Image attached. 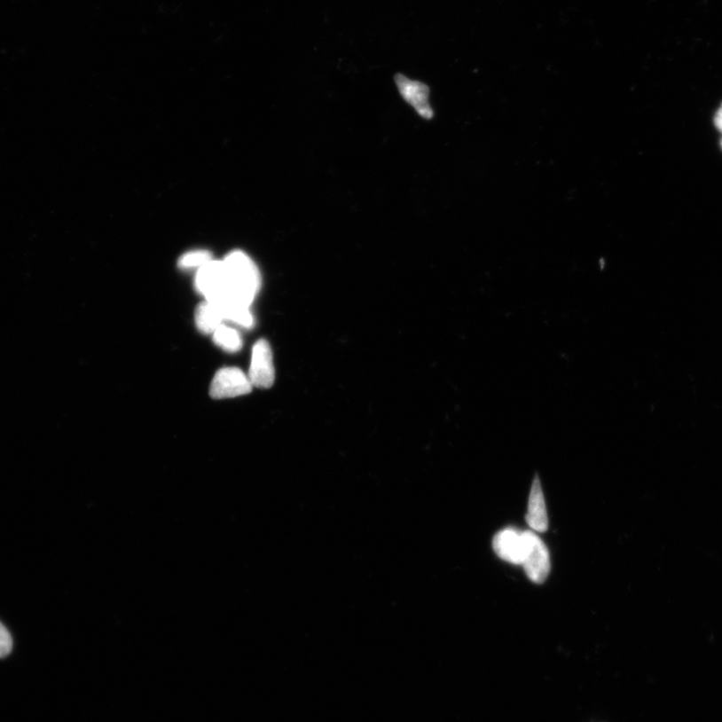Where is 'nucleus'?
Listing matches in <instances>:
<instances>
[{
	"instance_id": "nucleus-6",
	"label": "nucleus",
	"mask_w": 722,
	"mask_h": 722,
	"mask_svg": "<svg viewBox=\"0 0 722 722\" xmlns=\"http://www.w3.org/2000/svg\"><path fill=\"white\" fill-rule=\"evenodd\" d=\"M493 548L498 558L514 565L523 564L526 552L525 531L506 528L496 534Z\"/></svg>"
},
{
	"instance_id": "nucleus-13",
	"label": "nucleus",
	"mask_w": 722,
	"mask_h": 722,
	"mask_svg": "<svg viewBox=\"0 0 722 722\" xmlns=\"http://www.w3.org/2000/svg\"><path fill=\"white\" fill-rule=\"evenodd\" d=\"M714 124H716L719 132L722 133V105L717 112L716 117H714Z\"/></svg>"
},
{
	"instance_id": "nucleus-8",
	"label": "nucleus",
	"mask_w": 722,
	"mask_h": 722,
	"mask_svg": "<svg viewBox=\"0 0 722 722\" xmlns=\"http://www.w3.org/2000/svg\"><path fill=\"white\" fill-rule=\"evenodd\" d=\"M526 521L535 532L544 533L548 530L546 503H545L541 482L538 475L533 482L531 493H530Z\"/></svg>"
},
{
	"instance_id": "nucleus-1",
	"label": "nucleus",
	"mask_w": 722,
	"mask_h": 722,
	"mask_svg": "<svg viewBox=\"0 0 722 722\" xmlns=\"http://www.w3.org/2000/svg\"><path fill=\"white\" fill-rule=\"evenodd\" d=\"M226 271V291L218 303L219 309L250 307L261 286L257 266L242 251H234L223 260ZM211 303V302H210Z\"/></svg>"
},
{
	"instance_id": "nucleus-12",
	"label": "nucleus",
	"mask_w": 722,
	"mask_h": 722,
	"mask_svg": "<svg viewBox=\"0 0 722 722\" xmlns=\"http://www.w3.org/2000/svg\"><path fill=\"white\" fill-rule=\"evenodd\" d=\"M12 637L6 627L0 622V658H4L11 655L12 650Z\"/></svg>"
},
{
	"instance_id": "nucleus-2",
	"label": "nucleus",
	"mask_w": 722,
	"mask_h": 722,
	"mask_svg": "<svg viewBox=\"0 0 722 722\" xmlns=\"http://www.w3.org/2000/svg\"><path fill=\"white\" fill-rule=\"evenodd\" d=\"M526 552L522 566L528 578L534 583L542 584L547 580L551 571V560L548 548L532 531H525Z\"/></svg>"
},
{
	"instance_id": "nucleus-7",
	"label": "nucleus",
	"mask_w": 722,
	"mask_h": 722,
	"mask_svg": "<svg viewBox=\"0 0 722 722\" xmlns=\"http://www.w3.org/2000/svg\"><path fill=\"white\" fill-rule=\"evenodd\" d=\"M396 82L406 102L414 106L420 116L427 119L433 117V111L428 103L429 90L425 83L409 80L403 75L396 76Z\"/></svg>"
},
{
	"instance_id": "nucleus-4",
	"label": "nucleus",
	"mask_w": 722,
	"mask_h": 722,
	"mask_svg": "<svg viewBox=\"0 0 722 722\" xmlns=\"http://www.w3.org/2000/svg\"><path fill=\"white\" fill-rule=\"evenodd\" d=\"M196 287L206 302L218 303L226 291V271L223 261H210L198 271Z\"/></svg>"
},
{
	"instance_id": "nucleus-11",
	"label": "nucleus",
	"mask_w": 722,
	"mask_h": 722,
	"mask_svg": "<svg viewBox=\"0 0 722 722\" xmlns=\"http://www.w3.org/2000/svg\"><path fill=\"white\" fill-rule=\"evenodd\" d=\"M212 255L207 250L191 251L184 255L179 260V267L182 269L201 268L212 261Z\"/></svg>"
},
{
	"instance_id": "nucleus-10",
	"label": "nucleus",
	"mask_w": 722,
	"mask_h": 722,
	"mask_svg": "<svg viewBox=\"0 0 722 722\" xmlns=\"http://www.w3.org/2000/svg\"><path fill=\"white\" fill-rule=\"evenodd\" d=\"M214 342L223 350L237 352L242 349V338L239 333L232 327L222 325L213 334Z\"/></svg>"
},
{
	"instance_id": "nucleus-9",
	"label": "nucleus",
	"mask_w": 722,
	"mask_h": 722,
	"mask_svg": "<svg viewBox=\"0 0 722 722\" xmlns=\"http://www.w3.org/2000/svg\"><path fill=\"white\" fill-rule=\"evenodd\" d=\"M195 321L200 333L213 334L223 325L224 318L216 305L204 302L196 309Z\"/></svg>"
},
{
	"instance_id": "nucleus-3",
	"label": "nucleus",
	"mask_w": 722,
	"mask_h": 722,
	"mask_svg": "<svg viewBox=\"0 0 722 722\" xmlns=\"http://www.w3.org/2000/svg\"><path fill=\"white\" fill-rule=\"evenodd\" d=\"M252 383L240 368L224 367L215 374L211 383L210 396L214 399L232 398L248 395Z\"/></svg>"
},
{
	"instance_id": "nucleus-5",
	"label": "nucleus",
	"mask_w": 722,
	"mask_h": 722,
	"mask_svg": "<svg viewBox=\"0 0 722 722\" xmlns=\"http://www.w3.org/2000/svg\"><path fill=\"white\" fill-rule=\"evenodd\" d=\"M248 378L253 387L271 388L275 381V367L271 344L260 340L253 347Z\"/></svg>"
}]
</instances>
